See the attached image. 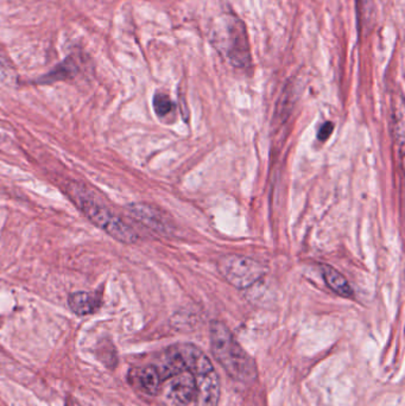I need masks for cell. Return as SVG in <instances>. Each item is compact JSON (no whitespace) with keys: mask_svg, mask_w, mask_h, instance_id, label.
<instances>
[{"mask_svg":"<svg viewBox=\"0 0 405 406\" xmlns=\"http://www.w3.org/2000/svg\"><path fill=\"white\" fill-rule=\"evenodd\" d=\"M321 275L323 277L326 284L333 293L343 297V298H350L353 297V289L347 282L346 277L340 274L339 271L329 265H321Z\"/></svg>","mask_w":405,"mask_h":406,"instance_id":"9c48e42d","label":"cell"},{"mask_svg":"<svg viewBox=\"0 0 405 406\" xmlns=\"http://www.w3.org/2000/svg\"><path fill=\"white\" fill-rule=\"evenodd\" d=\"M128 210L132 218L152 231L161 235H168L172 232V223L168 218L156 207L145 203H132L128 205Z\"/></svg>","mask_w":405,"mask_h":406,"instance_id":"8992f818","label":"cell"},{"mask_svg":"<svg viewBox=\"0 0 405 406\" xmlns=\"http://www.w3.org/2000/svg\"><path fill=\"white\" fill-rule=\"evenodd\" d=\"M211 348L216 361L233 380L251 385L257 379L255 360L244 351L226 325L213 321L211 325Z\"/></svg>","mask_w":405,"mask_h":406,"instance_id":"6da1fadb","label":"cell"},{"mask_svg":"<svg viewBox=\"0 0 405 406\" xmlns=\"http://www.w3.org/2000/svg\"><path fill=\"white\" fill-rule=\"evenodd\" d=\"M212 42L220 54L234 67L251 64V54L244 23L233 16L220 17L212 30Z\"/></svg>","mask_w":405,"mask_h":406,"instance_id":"3957f363","label":"cell"},{"mask_svg":"<svg viewBox=\"0 0 405 406\" xmlns=\"http://www.w3.org/2000/svg\"><path fill=\"white\" fill-rule=\"evenodd\" d=\"M196 393V384L193 373L184 371L169 379L168 398L176 405H188L193 402Z\"/></svg>","mask_w":405,"mask_h":406,"instance_id":"52a82bcc","label":"cell"},{"mask_svg":"<svg viewBox=\"0 0 405 406\" xmlns=\"http://www.w3.org/2000/svg\"><path fill=\"white\" fill-rule=\"evenodd\" d=\"M66 406H80V404H79L75 399L70 397V398H67Z\"/></svg>","mask_w":405,"mask_h":406,"instance_id":"4fadbf2b","label":"cell"},{"mask_svg":"<svg viewBox=\"0 0 405 406\" xmlns=\"http://www.w3.org/2000/svg\"><path fill=\"white\" fill-rule=\"evenodd\" d=\"M154 108L158 117L163 118L172 112L174 103L167 94L157 93L154 98Z\"/></svg>","mask_w":405,"mask_h":406,"instance_id":"8fae6325","label":"cell"},{"mask_svg":"<svg viewBox=\"0 0 405 406\" xmlns=\"http://www.w3.org/2000/svg\"><path fill=\"white\" fill-rule=\"evenodd\" d=\"M193 376L196 384V393H195L196 406L219 405L221 388H220L219 376L214 370V367L201 371Z\"/></svg>","mask_w":405,"mask_h":406,"instance_id":"5b68a950","label":"cell"},{"mask_svg":"<svg viewBox=\"0 0 405 406\" xmlns=\"http://www.w3.org/2000/svg\"><path fill=\"white\" fill-rule=\"evenodd\" d=\"M137 381L142 391L150 395H157L161 388V376H160L157 367L155 365H149V366L140 368L137 373Z\"/></svg>","mask_w":405,"mask_h":406,"instance_id":"30bf717a","label":"cell"},{"mask_svg":"<svg viewBox=\"0 0 405 406\" xmlns=\"http://www.w3.org/2000/svg\"><path fill=\"white\" fill-rule=\"evenodd\" d=\"M67 193L84 216L94 223L96 227L110 235L111 238L123 244L137 242L138 235L135 230L121 218L116 215L103 202L99 201L98 198L84 184L72 181L67 186Z\"/></svg>","mask_w":405,"mask_h":406,"instance_id":"7a4b0ae2","label":"cell"},{"mask_svg":"<svg viewBox=\"0 0 405 406\" xmlns=\"http://www.w3.org/2000/svg\"><path fill=\"white\" fill-rule=\"evenodd\" d=\"M333 130H334V124L333 123H325V124L322 125L320 130L318 132V140H321V142H325V140H328L331 135L333 133Z\"/></svg>","mask_w":405,"mask_h":406,"instance_id":"7c38bea8","label":"cell"},{"mask_svg":"<svg viewBox=\"0 0 405 406\" xmlns=\"http://www.w3.org/2000/svg\"><path fill=\"white\" fill-rule=\"evenodd\" d=\"M218 270L227 283L239 290L251 288L267 274L263 264L241 254L221 256L218 261Z\"/></svg>","mask_w":405,"mask_h":406,"instance_id":"277c9868","label":"cell"},{"mask_svg":"<svg viewBox=\"0 0 405 406\" xmlns=\"http://www.w3.org/2000/svg\"><path fill=\"white\" fill-rule=\"evenodd\" d=\"M101 295L99 293H87V291H77L68 297V304L70 310L77 316L94 314L101 307Z\"/></svg>","mask_w":405,"mask_h":406,"instance_id":"ba28073f","label":"cell"}]
</instances>
